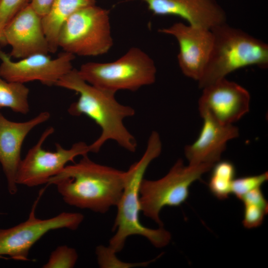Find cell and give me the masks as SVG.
Wrapping results in <instances>:
<instances>
[{
    "instance_id": "cell-1",
    "label": "cell",
    "mask_w": 268,
    "mask_h": 268,
    "mask_svg": "<svg viewBox=\"0 0 268 268\" xmlns=\"http://www.w3.org/2000/svg\"><path fill=\"white\" fill-rule=\"evenodd\" d=\"M82 156L78 162L66 165L47 184L56 186L67 204L104 213L117 205L126 171L97 163L87 154Z\"/></svg>"
},
{
    "instance_id": "cell-2",
    "label": "cell",
    "mask_w": 268,
    "mask_h": 268,
    "mask_svg": "<svg viewBox=\"0 0 268 268\" xmlns=\"http://www.w3.org/2000/svg\"><path fill=\"white\" fill-rule=\"evenodd\" d=\"M56 85L73 90L79 95L78 100L67 109L70 115H86L101 128L100 136L89 145L91 152H98L109 140H114L130 152L135 151L136 140L124 124L125 119L135 115L133 107L120 103L115 93L87 83L75 68L63 76Z\"/></svg>"
},
{
    "instance_id": "cell-3",
    "label": "cell",
    "mask_w": 268,
    "mask_h": 268,
    "mask_svg": "<svg viewBox=\"0 0 268 268\" xmlns=\"http://www.w3.org/2000/svg\"><path fill=\"white\" fill-rule=\"evenodd\" d=\"M162 151L159 134L151 132L146 149L140 159L126 171L125 182L121 198L116 205L117 212L113 226L115 234L110 238L109 246L115 252L122 251L127 239L139 235L147 239L154 247L162 248L170 241V233L163 227L153 229L143 226L139 221L140 211L139 188L144 174L151 162Z\"/></svg>"
},
{
    "instance_id": "cell-4",
    "label": "cell",
    "mask_w": 268,
    "mask_h": 268,
    "mask_svg": "<svg viewBox=\"0 0 268 268\" xmlns=\"http://www.w3.org/2000/svg\"><path fill=\"white\" fill-rule=\"evenodd\" d=\"M210 30L213 36V46L203 73L198 81L200 88L244 67H268L266 43L226 23Z\"/></svg>"
},
{
    "instance_id": "cell-5",
    "label": "cell",
    "mask_w": 268,
    "mask_h": 268,
    "mask_svg": "<svg viewBox=\"0 0 268 268\" xmlns=\"http://www.w3.org/2000/svg\"><path fill=\"white\" fill-rule=\"evenodd\" d=\"M78 71L87 83L115 94L122 90L134 91L154 83L157 72L153 59L138 47L130 48L113 62L85 63Z\"/></svg>"
},
{
    "instance_id": "cell-6",
    "label": "cell",
    "mask_w": 268,
    "mask_h": 268,
    "mask_svg": "<svg viewBox=\"0 0 268 268\" xmlns=\"http://www.w3.org/2000/svg\"><path fill=\"white\" fill-rule=\"evenodd\" d=\"M58 47L80 56L107 53L113 45L109 10L90 4L72 14L60 29Z\"/></svg>"
},
{
    "instance_id": "cell-7",
    "label": "cell",
    "mask_w": 268,
    "mask_h": 268,
    "mask_svg": "<svg viewBox=\"0 0 268 268\" xmlns=\"http://www.w3.org/2000/svg\"><path fill=\"white\" fill-rule=\"evenodd\" d=\"M213 165H185L178 159L163 177L157 180L144 178L139 188L140 211L163 227L159 214L165 206H179L189 196V188L196 181L211 169Z\"/></svg>"
},
{
    "instance_id": "cell-8",
    "label": "cell",
    "mask_w": 268,
    "mask_h": 268,
    "mask_svg": "<svg viewBox=\"0 0 268 268\" xmlns=\"http://www.w3.org/2000/svg\"><path fill=\"white\" fill-rule=\"evenodd\" d=\"M34 202L28 218L14 226L0 229V257L26 261L32 247L48 232L61 228L77 229L84 219L78 212H62L47 219L37 218Z\"/></svg>"
},
{
    "instance_id": "cell-9",
    "label": "cell",
    "mask_w": 268,
    "mask_h": 268,
    "mask_svg": "<svg viewBox=\"0 0 268 268\" xmlns=\"http://www.w3.org/2000/svg\"><path fill=\"white\" fill-rule=\"evenodd\" d=\"M54 132L52 127L47 128L37 143L22 159L16 175L17 185L33 187L47 184L49 180L62 171L67 163L74 162L76 156L90 152L89 145L83 141L74 143L69 149H65L57 143L55 151L44 149L43 143Z\"/></svg>"
},
{
    "instance_id": "cell-10",
    "label": "cell",
    "mask_w": 268,
    "mask_h": 268,
    "mask_svg": "<svg viewBox=\"0 0 268 268\" xmlns=\"http://www.w3.org/2000/svg\"><path fill=\"white\" fill-rule=\"evenodd\" d=\"M75 56L64 52L52 59L47 54H36L14 62L0 47V76L8 81L24 83L38 80L51 86L72 68Z\"/></svg>"
},
{
    "instance_id": "cell-11",
    "label": "cell",
    "mask_w": 268,
    "mask_h": 268,
    "mask_svg": "<svg viewBox=\"0 0 268 268\" xmlns=\"http://www.w3.org/2000/svg\"><path fill=\"white\" fill-rule=\"evenodd\" d=\"M198 101L201 116L206 114L224 125H232L250 110L251 96L239 84L221 79L202 89Z\"/></svg>"
},
{
    "instance_id": "cell-12",
    "label": "cell",
    "mask_w": 268,
    "mask_h": 268,
    "mask_svg": "<svg viewBox=\"0 0 268 268\" xmlns=\"http://www.w3.org/2000/svg\"><path fill=\"white\" fill-rule=\"evenodd\" d=\"M159 31L175 38L179 47L178 62L182 73L198 81L211 52L213 36L211 30L177 22Z\"/></svg>"
},
{
    "instance_id": "cell-13",
    "label": "cell",
    "mask_w": 268,
    "mask_h": 268,
    "mask_svg": "<svg viewBox=\"0 0 268 268\" xmlns=\"http://www.w3.org/2000/svg\"><path fill=\"white\" fill-rule=\"evenodd\" d=\"M7 44L11 47L9 56L16 59L50 52L42 17L30 2L18 12L4 28L0 45Z\"/></svg>"
},
{
    "instance_id": "cell-14",
    "label": "cell",
    "mask_w": 268,
    "mask_h": 268,
    "mask_svg": "<svg viewBox=\"0 0 268 268\" xmlns=\"http://www.w3.org/2000/svg\"><path fill=\"white\" fill-rule=\"evenodd\" d=\"M50 117V113L44 111L29 121L15 122L9 121L0 112V163L11 195L15 194L18 190L16 175L22 160L20 154L23 141L34 128Z\"/></svg>"
},
{
    "instance_id": "cell-15",
    "label": "cell",
    "mask_w": 268,
    "mask_h": 268,
    "mask_svg": "<svg viewBox=\"0 0 268 268\" xmlns=\"http://www.w3.org/2000/svg\"><path fill=\"white\" fill-rule=\"evenodd\" d=\"M153 14L174 15L188 24L211 30L226 23V14L216 0H140Z\"/></svg>"
},
{
    "instance_id": "cell-16",
    "label": "cell",
    "mask_w": 268,
    "mask_h": 268,
    "mask_svg": "<svg viewBox=\"0 0 268 268\" xmlns=\"http://www.w3.org/2000/svg\"><path fill=\"white\" fill-rule=\"evenodd\" d=\"M201 117L203 124L199 135L193 143L185 146V155L190 165H213L220 160L227 142L239 136V129L233 124H221L206 114Z\"/></svg>"
},
{
    "instance_id": "cell-17",
    "label": "cell",
    "mask_w": 268,
    "mask_h": 268,
    "mask_svg": "<svg viewBox=\"0 0 268 268\" xmlns=\"http://www.w3.org/2000/svg\"><path fill=\"white\" fill-rule=\"evenodd\" d=\"M95 3V0L53 1L48 13L42 17L43 27L50 52L55 53L58 50V39L60 29L69 17L79 8Z\"/></svg>"
},
{
    "instance_id": "cell-18",
    "label": "cell",
    "mask_w": 268,
    "mask_h": 268,
    "mask_svg": "<svg viewBox=\"0 0 268 268\" xmlns=\"http://www.w3.org/2000/svg\"><path fill=\"white\" fill-rule=\"evenodd\" d=\"M29 89L24 83L6 81L0 76V109L26 114L29 111Z\"/></svg>"
},
{
    "instance_id": "cell-19",
    "label": "cell",
    "mask_w": 268,
    "mask_h": 268,
    "mask_svg": "<svg viewBox=\"0 0 268 268\" xmlns=\"http://www.w3.org/2000/svg\"><path fill=\"white\" fill-rule=\"evenodd\" d=\"M208 183L211 193L219 200H225L231 193V187L236 175L234 165L227 160L219 161L211 168Z\"/></svg>"
},
{
    "instance_id": "cell-20",
    "label": "cell",
    "mask_w": 268,
    "mask_h": 268,
    "mask_svg": "<svg viewBox=\"0 0 268 268\" xmlns=\"http://www.w3.org/2000/svg\"><path fill=\"white\" fill-rule=\"evenodd\" d=\"M98 264L102 268H132L146 267L155 259L149 261L138 263H126L120 260L115 252L109 246H98L95 249Z\"/></svg>"
},
{
    "instance_id": "cell-21",
    "label": "cell",
    "mask_w": 268,
    "mask_h": 268,
    "mask_svg": "<svg viewBox=\"0 0 268 268\" xmlns=\"http://www.w3.org/2000/svg\"><path fill=\"white\" fill-rule=\"evenodd\" d=\"M78 254L73 248L66 245L57 247L53 251L43 268H72L75 265Z\"/></svg>"
},
{
    "instance_id": "cell-22",
    "label": "cell",
    "mask_w": 268,
    "mask_h": 268,
    "mask_svg": "<svg viewBox=\"0 0 268 268\" xmlns=\"http://www.w3.org/2000/svg\"><path fill=\"white\" fill-rule=\"evenodd\" d=\"M268 179L267 172L260 175L235 178L232 184L231 193L240 200L248 192L255 189L261 188Z\"/></svg>"
},
{
    "instance_id": "cell-23",
    "label": "cell",
    "mask_w": 268,
    "mask_h": 268,
    "mask_svg": "<svg viewBox=\"0 0 268 268\" xmlns=\"http://www.w3.org/2000/svg\"><path fill=\"white\" fill-rule=\"evenodd\" d=\"M28 0H0V44L4 28L11 19L28 3Z\"/></svg>"
},
{
    "instance_id": "cell-24",
    "label": "cell",
    "mask_w": 268,
    "mask_h": 268,
    "mask_svg": "<svg viewBox=\"0 0 268 268\" xmlns=\"http://www.w3.org/2000/svg\"><path fill=\"white\" fill-rule=\"evenodd\" d=\"M244 216L242 223L247 228H253L260 226L268 212V206L256 203H243Z\"/></svg>"
},
{
    "instance_id": "cell-25",
    "label": "cell",
    "mask_w": 268,
    "mask_h": 268,
    "mask_svg": "<svg viewBox=\"0 0 268 268\" xmlns=\"http://www.w3.org/2000/svg\"><path fill=\"white\" fill-rule=\"evenodd\" d=\"M243 203H256L268 206V202L261 188L255 189L243 195L240 199Z\"/></svg>"
},
{
    "instance_id": "cell-26",
    "label": "cell",
    "mask_w": 268,
    "mask_h": 268,
    "mask_svg": "<svg viewBox=\"0 0 268 268\" xmlns=\"http://www.w3.org/2000/svg\"><path fill=\"white\" fill-rule=\"evenodd\" d=\"M54 0H31L30 2L35 11L41 17L49 11Z\"/></svg>"
},
{
    "instance_id": "cell-27",
    "label": "cell",
    "mask_w": 268,
    "mask_h": 268,
    "mask_svg": "<svg viewBox=\"0 0 268 268\" xmlns=\"http://www.w3.org/2000/svg\"></svg>"
}]
</instances>
